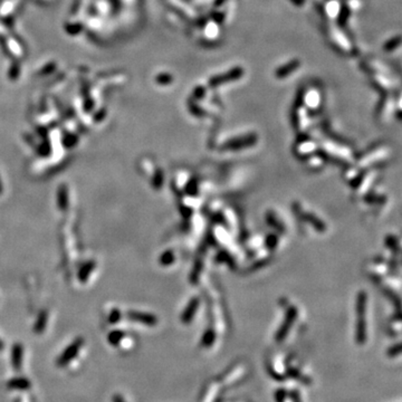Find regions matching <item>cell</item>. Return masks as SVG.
Wrapping results in <instances>:
<instances>
[{
    "label": "cell",
    "mask_w": 402,
    "mask_h": 402,
    "mask_svg": "<svg viewBox=\"0 0 402 402\" xmlns=\"http://www.w3.org/2000/svg\"><path fill=\"white\" fill-rule=\"evenodd\" d=\"M68 202L67 198V190L66 187H60L59 193H58V204L60 209H66Z\"/></svg>",
    "instance_id": "cell-4"
},
{
    "label": "cell",
    "mask_w": 402,
    "mask_h": 402,
    "mask_svg": "<svg viewBox=\"0 0 402 402\" xmlns=\"http://www.w3.org/2000/svg\"><path fill=\"white\" fill-rule=\"evenodd\" d=\"M122 335L123 333L120 331H114V332H111L110 335H109V342L113 345L119 344V342L122 339Z\"/></svg>",
    "instance_id": "cell-6"
},
{
    "label": "cell",
    "mask_w": 402,
    "mask_h": 402,
    "mask_svg": "<svg viewBox=\"0 0 402 402\" xmlns=\"http://www.w3.org/2000/svg\"><path fill=\"white\" fill-rule=\"evenodd\" d=\"M113 402H125V401L123 400L122 397L119 396V395H116V396H114V398H113Z\"/></svg>",
    "instance_id": "cell-9"
},
{
    "label": "cell",
    "mask_w": 402,
    "mask_h": 402,
    "mask_svg": "<svg viewBox=\"0 0 402 402\" xmlns=\"http://www.w3.org/2000/svg\"><path fill=\"white\" fill-rule=\"evenodd\" d=\"M84 340L83 339H76L73 343H71L68 347L65 349V351L59 355V358L57 360V366L58 367H65L67 364L73 361L75 359L76 355L78 354L79 350L83 347Z\"/></svg>",
    "instance_id": "cell-1"
},
{
    "label": "cell",
    "mask_w": 402,
    "mask_h": 402,
    "mask_svg": "<svg viewBox=\"0 0 402 402\" xmlns=\"http://www.w3.org/2000/svg\"><path fill=\"white\" fill-rule=\"evenodd\" d=\"M8 389L11 390H29L31 388V383L27 378L17 377L9 380L7 383Z\"/></svg>",
    "instance_id": "cell-3"
},
{
    "label": "cell",
    "mask_w": 402,
    "mask_h": 402,
    "mask_svg": "<svg viewBox=\"0 0 402 402\" xmlns=\"http://www.w3.org/2000/svg\"><path fill=\"white\" fill-rule=\"evenodd\" d=\"M93 268H94V261H90V263H87L84 267L81 269V272H79L78 277L79 279L82 280V282H85L86 278L88 277V275L92 273Z\"/></svg>",
    "instance_id": "cell-5"
},
{
    "label": "cell",
    "mask_w": 402,
    "mask_h": 402,
    "mask_svg": "<svg viewBox=\"0 0 402 402\" xmlns=\"http://www.w3.org/2000/svg\"><path fill=\"white\" fill-rule=\"evenodd\" d=\"M46 326V314H41L38 319V322H37L36 325H35V332L36 333H41V332L44 331Z\"/></svg>",
    "instance_id": "cell-7"
},
{
    "label": "cell",
    "mask_w": 402,
    "mask_h": 402,
    "mask_svg": "<svg viewBox=\"0 0 402 402\" xmlns=\"http://www.w3.org/2000/svg\"><path fill=\"white\" fill-rule=\"evenodd\" d=\"M0 193H1V182H0Z\"/></svg>",
    "instance_id": "cell-11"
},
{
    "label": "cell",
    "mask_w": 402,
    "mask_h": 402,
    "mask_svg": "<svg viewBox=\"0 0 402 402\" xmlns=\"http://www.w3.org/2000/svg\"><path fill=\"white\" fill-rule=\"evenodd\" d=\"M2 349H3V343L1 342V341H0V351H1Z\"/></svg>",
    "instance_id": "cell-10"
},
{
    "label": "cell",
    "mask_w": 402,
    "mask_h": 402,
    "mask_svg": "<svg viewBox=\"0 0 402 402\" xmlns=\"http://www.w3.org/2000/svg\"><path fill=\"white\" fill-rule=\"evenodd\" d=\"M22 355H24V350H22L21 344H15L11 351V364L13 370L16 372L21 371L22 367Z\"/></svg>",
    "instance_id": "cell-2"
},
{
    "label": "cell",
    "mask_w": 402,
    "mask_h": 402,
    "mask_svg": "<svg viewBox=\"0 0 402 402\" xmlns=\"http://www.w3.org/2000/svg\"><path fill=\"white\" fill-rule=\"evenodd\" d=\"M120 319V314H119V312L118 311H114L113 313H112V314L110 315V322L111 323H116V322H118V320Z\"/></svg>",
    "instance_id": "cell-8"
}]
</instances>
